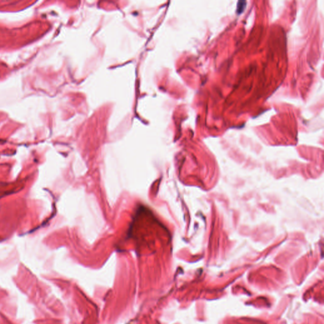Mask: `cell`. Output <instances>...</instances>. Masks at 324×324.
I'll use <instances>...</instances> for the list:
<instances>
[{
	"label": "cell",
	"mask_w": 324,
	"mask_h": 324,
	"mask_svg": "<svg viewBox=\"0 0 324 324\" xmlns=\"http://www.w3.org/2000/svg\"><path fill=\"white\" fill-rule=\"evenodd\" d=\"M246 7V2H243V1H240L238 3V6H237V13L238 14H240L241 13L244 8Z\"/></svg>",
	"instance_id": "obj_1"
}]
</instances>
